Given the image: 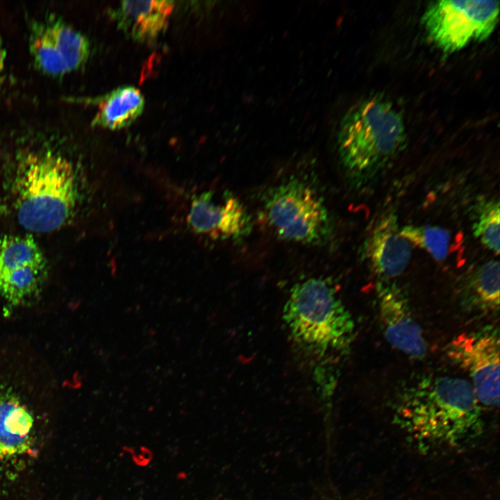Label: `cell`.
Masks as SVG:
<instances>
[{"label":"cell","mask_w":500,"mask_h":500,"mask_svg":"<svg viewBox=\"0 0 500 500\" xmlns=\"http://www.w3.org/2000/svg\"><path fill=\"white\" fill-rule=\"evenodd\" d=\"M405 139L399 111L388 101L368 99L351 107L340 122V158L353 178L372 181L394 160Z\"/></svg>","instance_id":"cell-3"},{"label":"cell","mask_w":500,"mask_h":500,"mask_svg":"<svg viewBox=\"0 0 500 500\" xmlns=\"http://www.w3.org/2000/svg\"><path fill=\"white\" fill-rule=\"evenodd\" d=\"M6 57V50L2 46V44L0 43V75L3 72L5 66Z\"/></svg>","instance_id":"cell-20"},{"label":"cell","mask_w":500,"mask_h":500,"mask_svg":"<svg viewBox=\"0 0 500 500\" xmlns=\"http://www.w3.org/2000/svg\"><path fill=\"white\" fill-rule=\"evenodd\" d=\"M449 358L465 371L480 404H499V335L493 326L462 333L446 348Z\"/></svg>","instance_id":"cell-7"},{"label":"cell","mask_w":500,"mask_h":500,"mask_svg":"<svg viewBox=\"0 0 500 500\" xmlns=\"http://www.w3.org/2000/svg\"><path fill=\"white\" fill-rule=\"evenodd\" d=\"M262 210L268 226L283 240L324 246L333 239V224L323 197L299 177L291 176L267 190Z\"/></svg>","instance_id":"cell-5"},{"label":"cell","mask_w":500,"mask_h":500,"mask_svg":"<svg viewBox=\"0 0 500 500\" xmlns=\"http://www.w3.org/2000/svg\"><path fill=\"white\" fill-rule=\"evenodd\" d=\"M474 235L494 254L499 253L500 209L494 199L479 200L474 210Z\"/></svg>","instance_id":"cell-18"},{"label":"cell","mask_w":500,"mask_h":500,"mask_svg":"<svg viewBox=\"0 0 500 500\" xmlns=\"http://www.w3.org/2000/svg\"><path fill=\"white\" fill-rule=\"evenodd\" d=\"M172 1H123L110 11L117 26L133 40L149 42L167 26Z\"/></svg>","instance_id":"cell-12"},{"label":"cell","mask_w":500,"mask_h":500,"mask_svg":"<svg viewBox=\"0 0 500 500\" xmlns=\"http://www.w3.org/2000/svg\"><path fill=\"white\" fill-rule=\"evenodd\" d=\"M376 297L386 340L410 358H424L427 350L426 341L403 290L394 280L378 281Z\"/></svg>","instance_id":"cell-10"},{"label":"cell","mask_w":500,"mask_h":500,"mask_svg":"<svg viewBox=\"0 0 500 500\" xmlns=\"http://www.w3.org/2000/svg\"><path fill=\"white\" fill-rule=\"evenodd\" d=\"M43 22L69 72L83 66L90 53L88 38L60 18L49 17Z\"/></svg>","instance_id":"cell-16"},{"label":"cell","mask_w":500,"mask_h":500,"mask_svg":"<svg viewBox=\"0 0 500 500\" xmlns=\"http://www.w3.org/2000/svg\"><path fill=\"white\" fill-rule=\"evenodd\" d=\"M44 256L31 235L0 238V294L10 304L22 303L39 289Z\"/></svg>","instance_id":"cell-8"},{"label":"cell","mask_w":500,"mask_h":500,"mask_svg":"<svg viewBox=\"0 0 500 500\" xmlns=\"http://www.w3.org/2000/svg\"><path fill=\"white\" fill-rule=\"evenodd\" d=\"M187 222L196 233L233 241L244 239L253 228L249 212L228 191L224 193L220 201L211 192L195 196L191 202Z\"/></svg>","instance_id":"cell-9"},{"label":"cell","mask_w":500,"mask_h":500,"mask_svg":"<svg viewBox=\"0 0 500 500\" xmlns=\"http://www.w3.org/2000/svg\"><path fill=\"white\" fill-rule=\"evenodd\" d=\"M400 232L411 244L425 250L436 260H444L450 253L452 237L444 228L406 225L400 228Z\"/></svg>","instance_id":"cell-19"},{"label":"cell","mask_w":500,"mask_h":500,"mask_svg":"<svg viewBox=\"0 0 500 500\" xmlns=\"http://www.w3.org/2000/svg\"><path fill=\"white\" fill-rule=\"evenodd\" d=\"M499 12L498 1L443 0L428 6L422 22L433 41L444 51L453 52L489 38Z\"/></svg>","instance_id":"cell-6"},{"label":"cell","mask_w":500,"mask_h":500,"mask_svg":"<svg viewBox=\"0 0 500 500\" xmlns=\"http://www.w3.org/2000/svg\"><path fill=\"white\" fill-rule=\"evenodd\" d=\"M290 337L320 357L347 351L355 338V323L332 281L312 277L290 289L283 310Z\"/></svg>","instance_id":"cell-4"},{"label":"cell","mask_w":500,"mask_h":500,"mask_svg":"<svg viewBox=\"0 0 500 500\" xmlns=\"http://www.w3.org/2000/svg\"><path fill=\"white\" fill-rule=\"evenodd\" d=\"M460 305L477 314L498 312L499 308V262L489 260L473 266L458 285Z\"/></svg>","instance_id":"cell-13"},{"label":"cell","mask_w":500,"mask_h":500,"mask_svg":"<svg viewBox=\"0 0 500 500\" xmlns=\"http://www.w3.org/2000/svg\"><path fill=\"white\" fill-rule=\"evenodd\" d=\"M98 106L92 124L110 130L129 126L142 112L144 99L140 91L133 86H124L95 100Z\"/></svg>","instance_id":"cell-15"},{"label":"cell","mask_w":500,"mask_h":500,"mask_svg":"<svg viewBox=\"0 0 500 500\" xmlns=\"http://www.w3.org/2000/svg\"><path fill=\"white\" fill-rule=\"evenodd\" d=\"M33 418L15 396L0 393V462L27 453L32 442Z\"/></svg>","instance_id":"cell-14"},{"label":"cell","mask_w":500,"mask_h":500,"mask_svg":"<svg viewBox=\"0 0 500 500\" xmlns=\"http://www.w3.org/2000/svg\"><path fill=\"white\" fill-rule=\"evenodd\" d=\"M361 254L379 281H391L407 267L412 244L402 236L397 216L388 212L374 223L365 240Z\"/></svg>","instance_id":"cell-11"},{"label":"cell","mask_w":500,"mask_h":500,"mask_svg":"<svg viewBox=\"0 0 500 500\" xmlns=\"http://www.w3.org/2000/svg\"><path fill=\"white\" fill-rule=\"evenodd\" d=\"M28 44L34 65L41 72L52 76L69 72L43 21L33 23Z\"/></svg>","instance_id":"cell-17"},{"label":"cell","mask_w":500,"mask_h":500,"mask_svg":"<svg viewBox=\"0 0 500 500\" xmlns=\"http://www.w3.org/2000/svg\"><path fill=\"white\" fill-rule=\"evenodd\" d=\"M12 189L19 224L36 233L65 225L72 217L79 196L72 162L50 149L29 151L20 156Z\"/></svg>","instance_id":"cell-2"},{"label":"cell","mask_w":500,"mask_h":500,"mask_svg":"<svg viewBox=\"0 0 500 500\" xmlns=\"http://www.w3.org/2000/svg\"><path fill=\"white\" fill-rule=\"evenodd\" d=\"M393 422L419 450L462 447L483 431L469 381L423 374L404 381L392 401Z\"/></svg>","instance_id":"cell-1"}]
</instances>
